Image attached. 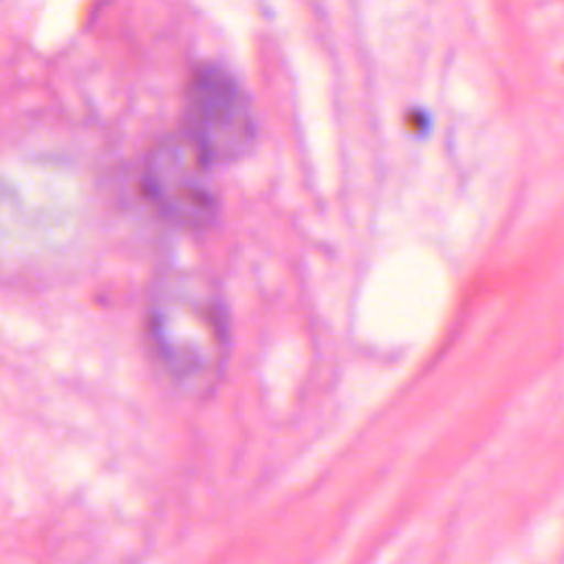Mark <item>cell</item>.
<instances>
[{
	"label": "cell",
	"instance_id": "cell-3",
	"mask_svg": "<svg viewBox=\"0 0 564 564\" xmlns=\"http://www.w3.org/2000/svg\"><path fill=\"white\" fill-rule=\"evenodd\" d=\"M212 161L183 132L165 137L145 163V192L172 223L198 229L216 216V192L209 176Z\"/></svg>",
	"mask_w": 564,
	"mask_h": 564
},
{
	"label": "cell",
	"instance_id": "cell-2",
	"mask_svg": "<svg viewBox=\"0 0 564 564\" xmlns=\"http://www.w3.org/2000/svg\"><path fill=\"white\" fill-rule=\"evenodd\" d=\"M187 134L212 163L236 161L256 139V121L240 84L223 68L194 73L185 95Z\"/></svg>",
	"mask_w": 564,
	"mask_h": 564
},
{
	"label": "cell",
	"instance_id": "cell-1",
	"mask_svg": "<svg viewBox=\"0 0 564 564\" xmlns=\"http://www.w3.org/2000/svg\"><path fill=\"white\" fill-rule=\"evenodd\" d=\"M150 335L167 375L187 392H207L227 359V315L212 282L167 273L150 295Z\"/></svg>",
	"mask_w": 564,
	"mask_h": 564
}]
</instances>
